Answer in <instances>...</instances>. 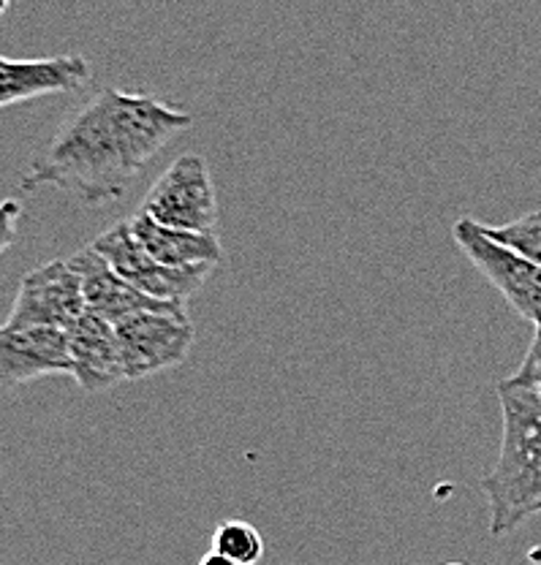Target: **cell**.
Masks as SVG:
<instances>
[{
    "label": "cell",
    "mask_w": 541,
    "mask_h": 565,
    "mask_svg": "<svg viewBox=\"0 0 541 565\" xmlns=\"http://www.w3.org/2000/svg\"><path fill=\"white\" fill-rule=\"evenodd\" d=\"M191 126L193 117L182 106L104 87L63 122L28 167L22 188H61L91 207L117 202L147 163Z\"/></svg>",
    "instance_id": "obj_1"
},
{
    "label": "cell",
    "mask_w": 541,
    "mask_h": 565,
    "mask_svg": "<svg viewBox=\"0 0 541 565\" xmlns=\"http://www.w3.org/2000/svg\"><path fill=\"white\" fill-rule=\"evenodd\" d=\"M501 451L481 479L490 505V535H506L541 509V388L498 384Z\"/></svg>",
    "instance_id": "obj_2"
},
{
    "label": "cell",
    "mask_w": 541,
    "mask_h": 565,
    "mask_svg": "<svg viewBox=\"0 0 541 565\" xmlns=\"http://www.w3.org/2000/svg\"><path fill=\"white\" fill-rule=\"evenodd\" d=\"M455 245L466 253L476 273L481 275L509 302L522 321H531L541 329V267L531 258L492 239L485 232V223L474 217H457L452 226Z\"/></svg>",
    "instance_id": "obj_3"
},
{
    "label": "cell",
    "mask_w": 541,
    "mask_h": 565,
    "mask_svg": "<svg viewBox=\"0 0 541 565\" xmlns=\"http://www.w3.org/2000/svg\"><path fill=\"white\" fill-rule=\"evenodd\" d=\"M139 212L180 232L215 234L218 193L208 161L197 152L174 158L150 185Z\"/></svg>",
    "instance_id": "obj_4"
},
{
    "label": "cell",
    "mask_w": 541,
    "mask_h": 565,
    "mask_svg": "<svg viewBox=\"0 0 541 565\" xmlns=\"http://www.w3.org/2000/svg\"><path fill=\"white\" fill-rule=\"evenodd\" d=\"M91 247L98 256L107 258L109 267L115 269L123 280L131 282L134 288H139L147 297L158 299V302L185 305L218 269L163 267V264H158L156 258L137 243V237L131 234V226H128V217L115 223V226H109L107 232L98 234L91 243Z\"/></svg>",
    "instance_id": "obj_5"
},
{
    "label": "cell",
    "mask_w": 541,
    "mask_h": 565,
    "mask_svg": "<svg viewBox=\"0 0 541 565\" xmlns=\"http://www.w3.org/2000/svg\"><path fill=\"white\" fill-rule=\"evenodd\" d=\"M128 381L180 367L197 343V327L185 310H147L115 323Z\"/></svg>",
    "instance_id": "obj_6"
},
{
    "label": "cell",
    "mask_w": 541,
    "mask_h": 565,
    "mask_svg": "<svg viewBox=\"0 0 541 565\" xmlns=\"http://www.w3.org/2000/svg\"><path fill=\"white\" fill-rule=\"evenodd\" d=\"M87 313L82 282L68 258H55L28 273L3 323L68 332Z\"/></svg>",
    "instance_id": "obj_7"
},
{
    "label": "cell",
    "mask_w": 541,
    "mask_h": 565,
    "mask_svg": "<svg viewBox=\"0 0 541 565\" xmlns=\"http://www.w3.org/2000/svg\"><path fill=\"white\" fill-rule=\"evenodd\" d=\"M44 375H72L66 332L0 323V392Z\"/></svg>",
    "instance_id": "obj_8"
},
{
    "label": "cell",
    "mask_w": 541,
    "mask_h": 565,
    "mask_svg": "<svg viewBox=\"0 0 541 565\" xmlns=\"http://www.w3.org/2000/svg\"><path fill=\"white\" fill-rule=\"evenodd\" d=\"M93 79V68L82 55L3 57L0 55V109L57 93H76Z\"/></svg>",
    "instance_id": "obj_9"
},
{
    "label": "cell",
    "mask_w": 541,
    "mask_h": 565,
    "mask_svg": "<svg viewBox=\"0 0 541 565\" xmlns=\"http://www.w3.org/2000/svg\"><path fill=\"white\" fill-rule=\"evenodd\" d=\"M68 356H72V379L82 392L98 394L123 384L126 367H123L120 340H117L115 323L87 310L79 321L66 332Z\"/></svg>",
    "instance_id": "obj_10"
},
{
    "label": "cell",
    "mask_w": 541,
    "mask_h": 565,
    "mask_svg": "<svg viewBox=\"0 0 541 565\" xmlns=\"http://www.w3.org/2000/svg\"><path fill=\"white\" fill-rule=\"evenodd\" d=\"M68 264H72L76 278L82 282L87 310L107 318L109 323H120L123 318L147 313V310H185V305L158 302V299L147 297L139 288H134L91 245L68 256Z\"/></svg>",
    "instance_id": "obj_11"
},
{
    "label": "cell",
    "mask_w": 541,
    "mask_h": 565,
    "mask_svg": "<svg viewBox=\"0 0 541 565\" xmlns=\"http://www.w3.org/2000/svg\"><path fill=\"white\" fill-rule=\"evenodd\" d=\"M128 226L137 243L163 267H218L223 262V245L218 234L180 232V228L161 226L142 212H134Z\"/></svg>",
    "instance_id": "obj_12"
},
{
    "label": "cell",
    "mask_w": 541,
    "mask_h": 565,
    "mask_svg": "<svg viewBox=\"0 0 541 565\" xmlns=\"http://www.w3.org/2000/svg\"><path fill=\"white\" fill-rule=\"evenodd\" d=\"M213 552L240 565H256L264 557V535L245 520H223L213 533Z\"/></svg>",
    "instance_id": "obj_13"
},
{
    "label": "cell",
    "mask_w": 541,
    "mask_h": 565,
    "mask_svg": "<svg viewBox=\"0 0 541 565\" xmlns=\"http://www.w3.org/2000/svg\"><path fill=\"white\" fill-rule=\"evenodd\" d=\"M485 232L541 267V210L528 212V215L515 217L501 226H485Z\"/></svg>",
    "instance_id": "obj_14"
},
{
    "label": "cell",
    "mask_w": 541,
    "mask_h": 565,
    "mask_svg": "<svg viewBox=\"0 0 541 565\" xmlns=\"http://www.w3.org/2000/svg\"><path fill=\"white\" fill-rule=\"evenodd\" d=\"M509 381L511 384H520V386L541 388V329H537L531 349H528L526 359H522L520 370H517Z\"/></svg>",
    "instance_id": "obj_15"
},
{
    "label": "cell",
    "mask_w": 541,
    "mask_h": 565,
    "mask_svg": "<svg viewBox=\"0 0 541 565\" xmlns=\"http://www.w3.org/2000/svg\"><path fill=\"white\" fill-rule=\"evenodd\" d=\"M20 217H22V204L17 202V199H3V202H0V253H6L17 243V234H20Z\"/></svg>",
    "instance_id": "obj_16"
},
{
    "label": "cell",
    "mask_w": 541,
    "mask_h": 565,
    "mask_svg": "<svg viewBox=\"0 0 541 565\" xmlns=\"http://www.w3.org/2000/svg\"><path fill=\"white\" fill-rule=\"evenodd\" d=\"M199 565H240V563L229 561V557L218 555V552H213V550H210V552H208V555H204V557H202V561H199Z\"/></svg>",
    "instance_id": "obj_17"
},
{
    "label": "cell",
    "mask_w": 541,
    "mask_h": 565,
    "mask_svg": "<svg viewBox=\"0 0 541 565\" xmlns=\"http://www.w3.org/2000/svg\"><path fill=\"white\" fill-rule=\"evenodd\" d=\"M441 565H468V563H457V561H449V563H441Z\"/></svg>",
    "instance_id": "obj_18"
},
{
    "label": "cell",
    "mask_w": 541,
    "mask_h": 565,
    "mask_svg": "<svg viewBox=\"0 0 541 565\" xmlns=\"http://www.w3.org/2000/svg\"><path fill=\"white\" fill-rule=\"evenodd\" d=\"M539 514H541V509H539Z\"/></svg>",
    "instance_id": "obj_19"
}]
</instances>
